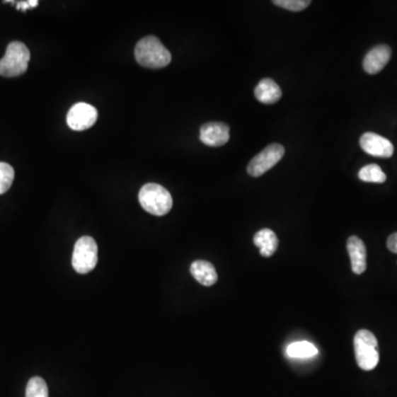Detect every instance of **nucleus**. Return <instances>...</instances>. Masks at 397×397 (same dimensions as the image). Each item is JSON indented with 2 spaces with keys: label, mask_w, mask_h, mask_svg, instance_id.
I'll use <instances>...</instances> for the list:
<instances>
[{
  "label": "nucleus",
  "mask_w": 397,
  "mask_h": 397,
  "mask_svg": "<svg viewBox=\"0 0 397 397\" xmlns=\"http://www.w3.org/2000/svg\"><path fill=\"white\" fill-rule=\"evenodd\" d=\"M347 248L353 272L361 275L367 270V248L361 238L352 235L347 238Z\"/></svg>",
  "instance_id": "nucleus-11"
},
{
  "label": "nucleus",
  "mask_w": 397,
  "mask_h": 397,
  "mask_svg": "<svg viewBox=\"0 0 397 397\" xmlns=\"http://www.w3.org/2000/svg\"><path fill=\"white\" fill-rule=\"evenodd\" d=\"M230 139V127L224 122H207L201 127L200 140L210 147H220Z\"/></svg>",
  "instance_id": "nucleus-9"
},
{
  "label": "nucleus",
  "mask_w": 397,
  "mask_h": 397,
  "mask_svg": "<svg viewBox=\"0 0 397 397\" xmlns=\"http://www.w3.org/2000/svg\"><path fill=\"white\" fill-rule=\"evenodd\" d=\"M254 244L260 248L262 256L270 258L277 251L280 241L274 231L263 229L254 235Z\"/></svg>",
  "instance_id": "nucleus-14"
},
{
  "label": "nucleus",
  "mask_w": 397,
  "mask_h": 397,
  "mask_svg": "<svg viewBox=\"0 0 397 397\" xmlns=\"http://www.w3.org/2000/svg\"><path fill=\"white\" fill-rule=\"evenodd\" d=\"M391 55H392V50L389 45H376L365 55L364 60H363V69L369 74H377L391 60Z\"/></svg>",
  "instance_id": "nucleus-10"
},
{
  "label": "nucleus",
  "mask_w": 397,
  "mask_h": 397,
  "mask_svg": "<svg viewBox=\"0 0 397 397\" xmlns=\"http://www.w3.org/2000/svg\"><path fill=\"white\" fill-rule=\"evenodd\" d=\"M39 5V1L37 0H29V1H18L17 9L19 11H27V9H30V8H35Z\"/></svg>",
  "instance_id": "nucleus-20"
},
{
  "label": "nucleus",
  "mask_w": 397,
  "mask_h": 397,
  "mask_svg": "<svg viewBox=\"0 0 397 397\" xmlns=\"http://www.w3.org/2000/svg\"><path fill=\"white\" fill-rule=\"evenodd\" d=\"M287 355L294 359H306L318 355V349L308 341H298L287 347Z\"/></svg>",
  "instance_id": "nucleus-15"
},
{
  "label": "nucleus",
  "mask_w": 397,
  "mask_h": 397,
  "mask_svg": "<svg viewBox=\"0 0 397 397\" xmlns=\"http://www.w3.org/2000/svg\"><path fill=\"white\" fill-rule=\"evenodd\" d=\"M98 110L88 103H76L69 110L67 122L69 127L73 130H88L98 120Z\"/></svg>",
  "instance_id": "nucleus-7"
},
{
  "label": "nucleus",
  "mask_w": 397,
  "mask_h": 397,
  "mask_svg": "<svg viewBox=\"0 0 397 397\" xmlns=\"http://www.w3.org/2000/svg\"><path fill=\"white\" fill-rule=\"evenodd\" d=\"M359 179L364 183H383L386 181V175L383 173L380 166L371 163L359 171Z\"/></svg>",
  "instance_id": "nucleus-16"
},
{
  "label": "nucleus",
  "mask_w": 397,
  "mask_h": 397,
  "mask_svg": "<svg viewBox=\"0 0 397 397\" xmlns=\"http://www.w3.org/2000/svg\"><path fill=\"white\" fill-rule=\"evenodd\" d=\"M254 94L256 100L263 104H275L282 96L277 83L272 79H263L255 88Z\"/></svg>",
  "instance_id": "nucleus-12"
},
{
  "label": "nucleus",
  "mask_w": 397,
  "mask_h": 397,
  "mask_svg": "<svg viewBox=\"0 0 397 397\" xmlns=\"http://www.w3.org/2000/svg\"><path fill=\"white\" fill-rule=\"evenodd\" d=\"M355 353L357 365L361 370H374L380 361V355L377 339L371 331H357L355 337Z\"/></svg>",
  "instance_id": "nucleus-4"
},
{
  "label": "nucleus",
  "mask_w": 397,
  "mask_h": 397,
  "mask_svg": "<svg viewBox=\"0 0 397 397\" xmlns=\"http://www.w3.org/2000/svg\"><path fill=\"white\" fill-rule=\"evenodd\" d=\"M15 179V170L9 163H0V195L7 192Z\"/></svg>",
  "instance_id": "nucleus-18"
},
{
  "label": "nucleus",
  "mask_w": 397,
  "mask_h": 397,
  "mask_svg": "<svg viewBox=\"0 0 397 397\" xmlns=\"http://www.w3.org/2000/svg\"><path fill=\"white\" fill-rule=\"evenodd\" d=\"M135 57L140 65L149 69L165 68L171 62V53L153 35L139 40L136 45Z\"/></svg>",
  "instance_id": "nucleus-1"
},
{
  "label": "nucleus",
  "mask_w": 397,
  "mask_h": 397,
  "mask_svg": "<svg viewBox=\"0 0 397 397\" xmlns=\"http://www.w3.org/2000/svg\"><path fill=\"white\" fill-rule=\"evenodd\" d=\"M284 155L285 148L280 144H270L251 160L248 166V175L252 177H260L274 166L277 165Z\"/></svg>",
  "instance_id": "nucleus-6"
},
{
  "label": "nucleus",
  "mask_w": 397,
  "mask_h": 397,
  "mask_svg": "<svg viewBox=\"0 0 397 397\" xmlns=\"http://www.w3.org/2000/svg\"><path fill=\"white\" fill-rule=\"evenodd\" d=\"M139 203L144 210L156 217L167 214L173 207V197L163 185L147 183L139 191Z\"/></svg>",
  "instance_id": "nucleus-2"
},
{
  "label": "nucleus",
  "mask_w": 397,
  "mask_h": 397,
  "mask_svg": "<svg viewBox=\"0 0 397 397\" xmlns=\"http://www.w3.org/2000/svg\"><path fill=\"white\" fill-rule=\"evenodd\" d=\"M387 248L394 254H397V232L393 233L390 235V238H387Z\"/></svg>",
  "instance_id": "nucleus-21"
},
{
  "label": "nucleus",
  "mask_w": 397,
  "mask_h": 397,
  "mask_svg": "<svg viewBox=\"0 0 397 397\" xmlns=\"http://www.w3.org/2000/svg\"><path fill=\"white\" fill-rule=\"evenodd\" d=\"M30 51L25 43L13 41L9 43L6 54L0 60V75L5 78H16L28 70Z\"/></svg>",
  "instance_id": "nucleus-3"
},
{
  "label": "nucleus",
  "mask_w": 397,
  "mask_h": 397,
  "mask_svg": "<svg viewBox=\"0 0 397 397\" xmlns=\"http://www.w3.org/2000/svg\"><path fill=\"white\" fill-rule=\"evenodd\" d=\"M360 146L365 153L374 157L391 158L394 154V146L390 140L374 132H365L361 136Z\"/></svg>",
  "instance_id": "nucleus-8"
},
{
  "label": "nucleus",
  "mask_w": 397,
  "mask_h": 397,
  "mask_svg": "<svg viewBox=\"0 0 397 397\" xmlns=\"http://www.w3.org/2000/svg\"><path fill=\"white\" fill-rule=\"evenodd\" d=\"M98 244L91 236H82L75 243L72 266L79 274H88L98 265Z\"/></svg>",
  "instance_id": "nucleus-5"
},
{
  "label": "nucleus",
  "mask_w": 397,
  "mask_h": 397,
  "mask_svg": "<svg viewBox=\"0 0 397 397\" xmlns=\"http://www.w3.org/2000/svg\"><path fill=\"white\" fill-rule=\"evenodd\" d=\"M25 397H49L48 385L42 377L35 376L29 380L25 389Z\"/></svg>",
  "instance_id": "nucleus-17"
},
{
  "label": "nucleus",
  "mask_w": 397,
  "mask_h": 397,
  "mask_svg": "<svg viewBox=\"0 0 397 397\" xmlns=\"http://www.w3.org/2000/svg\"><path fill=\"white\" fill-rule=\"evenodd\" d=\"M191 275L205 287H210L217 282V272L214 266L207 260H195L191 264Z\"/></svg>",
  "instance_id": "nucleus-13"
},
{
  "label": "nucleus",
  "mask_w": 397,
  "mask_h": 397,
  "mask_svg": "<svg viewBox=\"0 0 397 397\" xmlns=\"http://www.w3.org/2000/svg\"><path fill=\"white\" fill-rule=\"evenodd\" d=\"M272 4L278 6V7L296 13V11H305L306 8L309 7L311 1H309V0H275V1H272Z\"/></svg>",
  "instance_id": "nucleus-19"
}]
</instances>
